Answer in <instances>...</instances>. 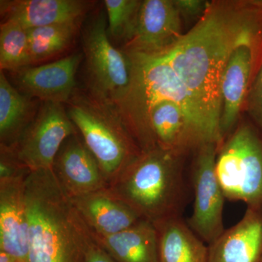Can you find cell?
<instances>
[{"instance_id":"cell-15","label":"cell","mask_w":262,"mask_h":262,"mask_svg":"<svg viewBox=\"0 0 262 262\" xmlns=\"http://www.w3.org/2000/svg\"><path fill=\"white\" fill-rule=\"evenodd\" d=\"M90 6L80 0H1L4 20L16 21L27 29L80 22Z\"/></svg>"},{"instance_id":"cell-13","label":"cell","mask_w":262,"mask_h":262,"mask_svg":"<svg viewBox=\"0 0 262 262\" xmlns=\"http://www.w3.org/2000/svg\"><path fill=\"white\" fill-rule=\"evenodd\" d=\"M27 177L0 179V250L14 256L18 262H29L25 196Z\"/></svg>"},{"instance_id":"cell-14","label":"cell","mask_w":262,"mask_h":262,"mask_svg":"<svg viewBox=\"0 0 262 262\" xmlns=\"http://www.w3.org/2000/svg\"><path fill=\"white\" fill-rule=\"evenodd\" d=\"M261 258V208H248L236 225L208 245V262H260Z\"/></svg>"},{"instance_id":"cell-10","label":"cell","mask_w":262,"mask_h":262,"mask_svg":"<svg viewBox=\"0 0 262 262\" xmlns=\"http://www.w3.org/2000/svg\"><path fill=\"white\" fill-rule=\"evenodd\" d=\"M183 35L182 17L173 0H144L123 51L160 54L175 46Z\"/></svg>"},{"instance_id":"cell-21","label":"cell","mask_w":262,"mask_h":262,"mask_svg":"<svg viewBox=\"0 0 262 262\" xmlns=\"http://www.w3.org/2000/svg\"><path fill=\"white\" fill-rule=\"evenodd\" d=\"M79 24L72 22L27 29L32 64L65 51L73 40Z\"/></svg>"},{"instance_id":"cell-6","label":"cell","mask_w":262,"mask_h":262,"mask_svg":"<svg viewBox=\"0 0 262 262\" xmlns=\"http://www.w3.org/2000/svg\"><path fill=\"white\" fill-rule=\"evenodd\" d=\"M82 46L90 94L115 107L130 87L131 63L128 55L110 40L103 13L84 29Z\"/></svg>"},{"instance_id":"cell-25","label":"cell","mask_w":262,"mask_h":262,"mask_svg":"<svg viewBox=\"0 0 262 262\" xmlns=\"http://www.w3.org/2000/svg\"><path fill=\"white\" fill-rule=\"evenodd\" d=\"M82 237L83 262H117L101 245L96 242L84 222Z\"/></svg>"},{"instance_id":"cell-19","label":"cell","mask_w":262,"mask_h":262,"mask_svg":"<svg viewBox=\"0 0 262 262\" xmlns=\"http://www.w3.org/2000/svg\"><path fill=\"white\" fill-rule=\"evenodd\" d=\"M153 224L158 232L159 262H208V246L180 215Z\"/></svg>"},{"instance_id":"cell-1","label":"cell","mask_w":262,"mask_h":262,"mask_svg":"<svg viewBox=\"0 0 262 262\" xmlns=\"http://www.w3.org/2000/svg\"><path fill=\"white\" fill-rule=\"evenodd\" d=\"M256 36H262L261 0L211 1L203 18L175 46L160 53L192 103L206 143L223 144L224 72L234 48Z\"/></svg>"},{"instance_id":"cell-28","label":"cell","mask_w":262,"mask_h":262,"mask_svg":"<svg viewBox=\"0 0 262 262\" xmlns=\"http://www.w3.org/2000/svg\"><path fill=\"white\" fill-rule=\"evenodd\" d=\"M260 262H262V258H261V261H260Z\"/></svg>"},{"instance_id":"cell-9","label":"cell","mask_w":262,"mask_h":262,"mask_svg":"<svg viewBox=\"0 0 262 262\" xmlns=\"http://www.w3.org/2000/svg\"><path fill=\"white\" fill-rule=\"evenodd\" d=\"M262 58V36L248 38L234 48L222 81L221 134L224 141L230 135L241 110L246 105L250 88Z\"/></svg>"},{"instance_id":"cell-16","label":"cell","mask_w":262,"mask_h":262,"mask_svg":"<svg viewBox=\"0 0 262 262\" xmlns=\"http://www.w3.org/2000/svg\"><path fill=\"white\" fill-rule=\"evenodd\" d=\"M70 200L90 230L99 235L118 233L143 220L107 188Z\"/></svg>"},{"instance_id":"cell-5","label":"cell","mask_w":262,"mask_h":262,"mask_svg":"<svg viewBox=\"0 0 262 262\" xmlns=\"http://www.w3.org/2000/svg\"><path fill=\"white\" fill-rule=\"evenodd\" d=\"M215 174L225 194L248 208L262 206V141L253 127L241 124L216 155Z\"/></svg>"},{"instance_id":"cell-7","label":"cell","mask_w":262,"mask_h":262,"mask_svg":"<svg viewBox=\"0 0 262 262\" xmlns=\"http://www.w3.org/2000/svg\"><path fill=\"white\" fill-rule=\"evenodd\" d=\"M77 133L63 103L42 102L12 149L31 172L49 170L63 143Z\"/></svg>"},{"instance_id":"cell-2","label":"cell","mask_w":262,"mask_h":262,"mask_svg":"<svg viewBox=\"0 0 262 262\" xmlns=\"http://www.w3.org/2000/svg\"><path fill=\"white\" fill-rule=\"evenodd\" d=\"M29 262H83V220L53 169L32 171L25 182Z\"/></svg>"},{"instance_id":"cell-12","label":"cell","mask_w":262,"mask_h":262,"mask_svg":"<svg viewBox=\"0 0 262 262\" xmlns=\"http://www.w3.org/2000/svg\"><path fill=\"white\" fill-rule=\"evenodd\" d=\"M82 54L75 53L39 67H27L15 73L21 93L42 102L67 103L74 94L75 76Z\"/></svg>"},{"instance_id":"cell-20","label":"cell","mask_w":262,"mask_h":262,"mask_svg":"<svg viewBox=\"0 0 262 262\" xmlns=\"http://www.w3.org/2000/svg\"><path fill=\"white\" fill-rule=\"evenodd\" d=\"M38 108L32 98L20 93L0 72V146L13 149Z\"/></svg>"},{"instance_id":"cell-27","label":"cell","mask_w":262,"mask_h":262,"mask_svg":"<svg viewBox=\"0 0 262 262\" xmlns=\"http://www.w3.org/2000/svg\"><path fill=\"white\" fill-rule=\"evenodd\" d=\"M0 262H18V261L14 256L0 250Z\"/></svg>"},{"instance_id":"cell-22","label":"cell","mask_w":262,"mask_h":262,"mask_svg":"<svg viewBox=\"0 0 262 262\" xmlns=\"http://www.w3.org/2000/svg\"><path fill=\"white\" fill-rule=\"evenodd\" d=\"M31 64L28 30L14 20H4L0 27L1 71L15 72Z\"/></svg>"},{"instance_id":"cell-23","label":"cell","mask_w":262,"mask_h":262,"mask_svg":"<svg viewBox=\"0 0 262 262\" xmlns=\"http://www.w3.org/2000/svg\"><path fill=\"white\" fill-rule=\"evenodd\" d=\"M141 1L139 0H105L103 4L107 12L108 37L123 41L130 40L135 27L138 12Z\"/></svg>"},{"instance_id":"cell-11","label":"cell","mask_w":262,"mask_h":262,"mask_svg":"<svg viewBox=\"0 0 262 262\" xmlns=\"http://www.w3.org/2000/svg\"><path fill=\"white\" fill-rule=\"evenodd\" d=\"M53 171L70 198L108 188L98 162L79 132L62 144L54 160Z\"/></svg>"},{"instance_id":"cell-24","label":"cell","mask_w":262,"mask_h":262,"mask_svg":"<svg viewBox=\"0 0 262 262\" xmlns=\"http://www.w3.org/2000/svg\"><path fill=\"white\" fill-rule=\"evenodd\" d=\"M245 106L250 116L262 129V58L250 88Z\"/></svg>"},{"instance_id":"cell-3","label":"cell","mask_w":262,"mask_h":262,"mask_svg":"<svg viewBox=\"0 0 262 262\" xmlns=\"http://www.w3.org/2000/svg\"><path fill=\"white\" fill-rule=\"evenodd\" d=\"M183 158L159 146L141 152L108 184V190L152 223L180 215Z\"/></svg>"},{"instance_id":"cell-18","label":"cell","mask_w":262,"mask_h":262,"mask_svg":"<svg viewBox=\"0 0 262 262\" xmlns=\"http://www.w3.org/2000/svg\"><path fill=\"white\" fill-rule=\"evenodd\" d=\"M90 232L117 262H159L158 232L149 221L141 220L129 228L111 235Z\"/></svg>"},{"instance_id":"cell-26","label":"cell","mask_w":262,"mask_h":262,"mask_svg":"<svg viewBox=\"0 0 262 262\" xmlns=\"http://www.w3.org/2000/svg\"><path fill=\"white\" fill-rule=\"evenodd\" d=\"M182 20H191L198 23L211 5V1L206 0H173Z\"/></svg>"},{"instance_id":"cell-4","label":"cell","mask_w":262,"mask_h":262,"mask_svg":"<svg viewBox=\"0 0 262 262\" xmlns=\"http://www.w3.org/2000/svg\"><path fill=\"white\" fill-rule=\"evenodd\" d=\"M67 103L69 117L110 184L142 151L114 106L91 94H73Z\"/></svg>"},{"instance_id":"cell-17","label":"cell","mask_w":262,"mask_h":262,"mask_svg":"<svg viewBox=\"0 0 262 262\" xmlns=\"http://www.w3.org/2000/svg\"><path fill=\"white\" fill-rule=\"evenodd\" d=\"M146 125L157 146L179 156L201 146L182 106L170 100H162L151 106Z\"/></svg>"},{"instance_id":"cell-8","label":"cell","mask_w":262,"mask_h":262,"mask_svg":"<svg viewBox=\"0 0 262 262\" xmlns=\"http://www.w3.org/2000/svg\"><path fill=\"white\" fill-rule=\"evenodd\" d=\"M220 146L208 143L196 150L193 168L194 206L187 224L206 244L210 245L225 230L223 209L225 196L215 174Z\"/></svg>"}]
</instances>
